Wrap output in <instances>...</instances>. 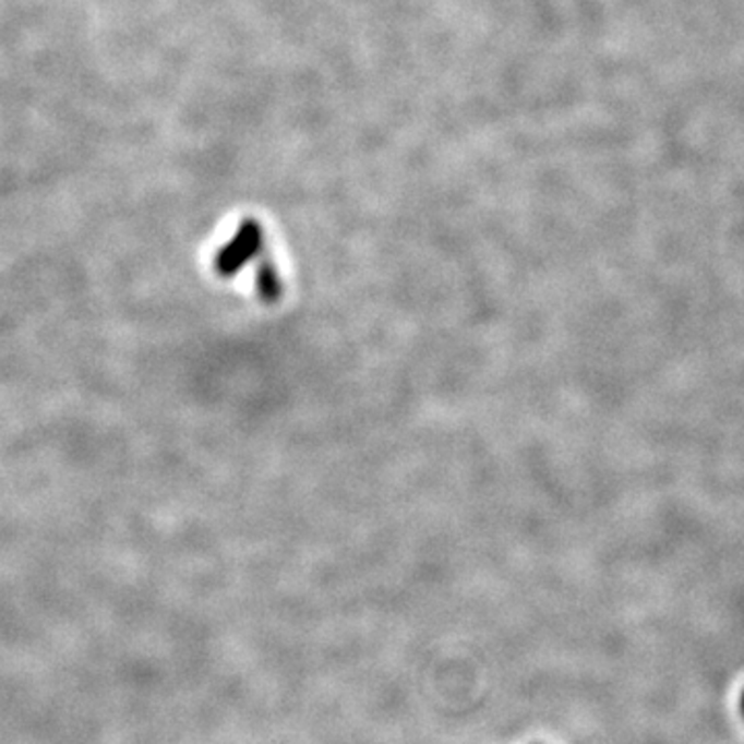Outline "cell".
<instances>
[{"label":"cell","instance_id":"6da1fadb","mask_svg":"<svg viewBox=\"0 0 744 744\" xmlns=\"http://www.w3.org/2000/svg\"><path fill=\"white\" fill-rule=\"evenodd\" d=\"M259 247H261V230L255 224H244L236 236L235 242L224 251V255L219 259V267L226 274H236L247 259L255 255Z\"/></svg>","mask_w":744,"mask_h":744},{"label":"cell","instance_id":"7a4b0ae2","mask_svg":"<svg viewBox=\"0 0 744 744\" xmlns=\"http://www.w3.org/2000/svg\"><path fill=\"white\" fill-rule=\"evenodd\" d=\"M259 288H261V295L265 296L267 300H275L281 292V284H279L274 267L269 263H263V267L259 272Z\"/></svg>","mask_w":744,"mask_h":744}]
</instances>
